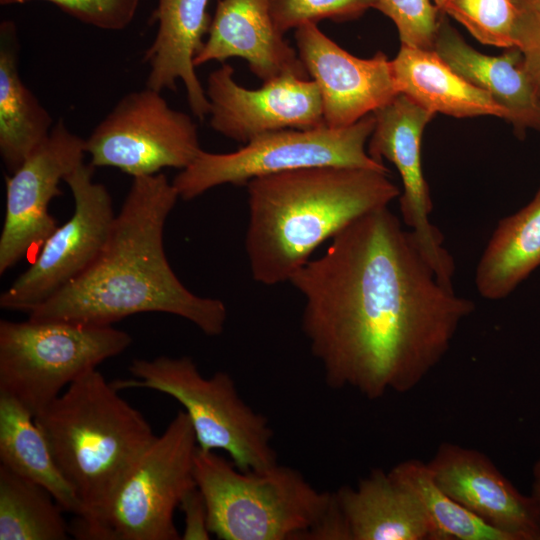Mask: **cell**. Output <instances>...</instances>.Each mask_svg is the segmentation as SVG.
Returning <instances> with one entry per match:
<instances>
[{"mask_svg": "<svg viewBox=\"0 0 540 540\" xmlns=\"http://www.w3.org/2000/svg\"><path fill=\"white\" fill-rule=\"evenodd\" d=\"M0 464L45 488L65 512L82 515L81 504L58 468L34 415L0 393Z\"/></svg>", "mask_w": 540, "mask_h": 540, "instance_id": "24", "label": "cell"}, {"mask_svg": "<svg viewBox=\"0 0 540 540\" xmlns=\"http://www.w3.org/2000/svg\"><path fill=\"white\" fill-rule=\"evenodd\" d=\"M194 477L209 530L222 540H307L334 502V492L318 490L292 467L244 471L200 448Z\"/></svg>", "mask_w": 540, "mask_h": 540, "instance_id": "5", "label": "cell"}, {"mask_svg": "<svg viewBox=\"0 0 540 540\" xmlns=\"http://www.w3.org/2000/svg\"><path fill=\"white\" fill-rule=\"evenodd\" d=\"M63 512L45 488L0 464V540H66Z\"/></svg>", "mask_w": 540, "mask_h": 540, "instance_id": "25", "label": "cell"}, {"mask_svg": "<svg viewBox=\"0 0 540 540\" xmlns=\"http://www.w3.org/2000/svg\"><path fill=\"white\" fill-rule=\"evenodd\" d=\"M295 40L299 58L319 90L325 125L350 126L399 94L385 53L356 57L315 23L295 29Z\"/></svg>", "mask_w": 540, "mask_h": 540, "instance_id": "15", "label": "cell"}, {"mask_svg": "<svg viewBox=\"0 0 540 540\" xmlns=\"http://www.w3.org/2000/svg\"><path fill=\"white\" fill-rule=\"evenodd\" d=\"M19 42L11 20L0 25V154L12 173L49 136L54 122L18 70Z\"/></svg>", "mask_w": 540, "mask_h": 540, "instance_id": "22", "label": "cell"}, {"mask_svg": "<svg viewBox=\"0 0 540 540\" xmlns=\"http://www.w3.org/2000/svg\"><path fill=\"white\" fill-rule=\"evenodd\" d=\"M85 139L71 132L63 119L49 136L6 176L5 217L0 236V274L40 248L58 227L48 211L62 195L61 181L84 162Z\"/></svg>", "mask_w": 540, "mask_h": 540, "instance_id": "12", "label": "cell"}, {"mask_svg": "<svg viewBox=\"0 0 540 540\" xmlns=\"http://www.w3.org/2000/svg\"><path fill=\"white\" fill-rule=\"evenodd\" d=\"M390 470L421 502L436 540H508L446 494L433 479L426 462L409 459Z\"/></svg>", "mask_w": 540, "mask_h": 540, "instance_id": "26", "label": "cell"}, {"mask_svg": "<svg viewBox=\"0 0 540 540\" xmlns=\"http://www.w3.org/2000/svg\"><path fill=\"white\" fill-rule=\"evenodd\" d=\"M118 391L96 369L34 416L81 504L82 515L71 528L80 539L102 540L117 492L157 437Z\"/></svg>", "mask_w": 540, "mask_h": 540, "instance_id": "4", "label": "cell"}, {"mask_svg": "<svg viewBox=\"0 0 540 540\" xmlns=\"http://www.w3.org/2000/svg\"><path fill=\"white\" fill-rule=\"evenodd\" d=\"M209 0H158L153 20L158 23L154 40L145 50L149 66L146 87L159 92L176 90L180 80L193 115L202 120L209 114V101L199 81L194 59L203 47L212 18Z\"/></svg>", "mask_w": 540, "mask_h": 540, "instance_id": "19", "label": "cell"}, {"mask_svg": "<svg viewBox=\"0 0 540 540\" xmlns=\"http://www.w3.org/2000/svg\"><path fill=\"white\" fill-rule=\"evenodd\" d=\"M373 114L375 125L368 154L380 163L388 160L398 170L403 185L399 196L403 222L437 279L452 287L454 260L443 247V235L429 218L433 202L421 162L422 136L435 114L404 94H398Z\"/></svg>", "mask_w": 540, "mask_h": 540, "instance_id": "13", "label": "cell"}, {"mask_svg": "<svg viewBox=\"0 0 540 540\" xmlns=\"http://www.w3.org/2000/svg\"><path fill=\"white\" fill-rule=\"evenodd\" d=\"M132 337L112 325L0 321V393L34 416L64 388L124 352Z\"/></svg>", "mask_w": 540, "mask_h": 540, "instance_id": "7", "label": "cell"}, {"mask_svg": "<svg viewBox=\"0 0 540 540\" xmlns=\"http://www.w3.org/2000/svg\"><path fill=\"white\" fill-rule=\"evenodd\" d=\"M374 125L371 113L343 128L324 124L267 132L230 153L201 150L172 184L179 198L192 200L219 185H245L256 177L305 168L333 166L389 172L366 150Z\"/></svg>", "mask_w": 540, "mask_h": 540, "instance_id": "8", "label": "cell"}, {"mask_svg": "<svg viewBox=\"0 0 540 540\" xmlns=\"http://www.w3.org/2000/svg\"><path fill=\"white\" fill-rule=\"evenodd\" d=\"M33 0H0L1 5L23 4ZM54 4L76 20L108 31L127 28L141 0H42Z\"/></svg>", "mask_w": 540, "mask_h": 540, "instance_id": "30", "label": "cell"}, {"mask_svg": "<svg viewBox=\"0 0 540 540\" xmlns=\"http://www.w3.org/2000/svg\"><path fill=\"white\" fill-rule=\"evenodd\" d=\"M375 4L376 0H269V10L276 28L284 35L305 23L358 19Z\"/></svg>", "mask_w": 540, "mask_h": 540, "instance_id": "28", "label": "cell"}, {"mask_svg": "<svg viewBox=\"0 0 540 540\" xmlns=\"http://www.w3.org/2000/svg\"><path fill=\"white\" fill-rule=\"evenodd\" d=\"M437 485L508 540H540L535 504L483 452L444 442L426 462Z\"/></svg>", "mask_w": 540, "mask_h": 540, "instance_id": "16", "label": "cell"}, {"mask_svg": "<svg viewBox=\"0 0 540 540\" xmlns=\"http://www.w3.org/2000/svg\"><path fill=\"white\" fill-rule=\"evenodd\" d=\"M375 9L393 21L401 45L433 50L441 13L431 0H376Z\"/></svg>", "mask_w": 540, "mask_h": 540, "instance_id": "29", "label": "cell"}, {"mask_svg": "<svg viewBox=\"0 0 540 540\" xmlns=\"http://www.w3.org/2000/svg\"><path fill=\"white\" fill-rule=\"evenodd\" d=\"M289 282L302 331L332 389L408 393L440 363L473 301L442 284L387 207L357 218Z\"/></svg>", "mask_w": 540, "mask_h": 540, "instance_id": "1", "label": "cell"}, {"mask_svg": "<svg viewBox=\"0 0 540 540\" xmlns=\"http://www.w3.org/2000/svg\"><path fill=\"white\" fill-rule=\"evenodd\" d=\"M232 57L246 60L263 83L284 75L308 78L298 52L276 28L269 0H218L194 64L198 67Z\"/></svg>", "mask_w": 540, "mask_h": 540, "instance_id": "17", "label": "cell"}, {"mask_svg": "<svg viewBox=\"0 0 540 540\" xmlns=\"http://www.w3.org/2000/svg\"><path fill=\"white\" fill-rule=\"evenodd\" d=\"M530 496L535 504L540 525V455L532 468V485Z\"/></svg>", "mask_w": 540, "mask_h": 540, "instance_id": "33", "label": "cell"}, {"mask_svg": "<svg viewBox=\"0 0 540 540\" xmlns=\"http://www.w3.org/2000/svg\"><path fill=\"white\" fill-rule=\"evenodd\" d=\"M198 448L189 417L179 410L117 492L102 540H178L174 513L196 488Z\"/></svg>", "mask_w": 540, "mask_h": 540, "instance_id": "9", "label": "cell"}, {"mask_svg": "<svg viewBox=\"0 0 540 540\" xmlns=\"http://www.w3.org/2000/svg\"><path fill=\"white\" fill-rule=\"evenodd\" d=\"M539 266L540 188L526 206L499 221L477 264V291L488 300L503 299Z\"/></svg>", "mask_w": 540, "mask_h": 540, "instance_id": "23", "label": "cell"}, {"mask_svg": "<svg viewBox=\"0 0 540 540\" xmlns=\"http://www.w3.org/2000/svg\"><path fill=\"white\" fill-rule=\"evenodd\" d=\"M191 116L171 108L146 87L124 95L85 139L94 167H114L133 178L184 169L201 151Z\"/></svg>", "mask_w": 540, "mask_h": 540, "instance_id": "10", "label": "cell"}, {"mask_svg": "<svg viewBox=\"0 0 540 540\" xmlns=\"http://www.w3.org/2000/svg\"><path fill=\"white\" fill-rule=\"evenodd\" d=\"M179 195L166 175L133 178L110 237L94 263L29 314L32 321L112 325L130 315L162 312L220 335L225 304L188 290L167 260L163 233Z\"/></svg>", "mask_w": 540, "mask_h": 540, "instance_id": "2", "label": "cell"}, {"mask_svg": "<svg viewBox=\"0 0 540 540\" xmlns=\"http://www.w3.org/2000/svg\"><path fill=\"white\" fill-rule=\"evenodd\" d=\"M129 371L133 378L116 380L114 386L152 389L177 400L189 417L198 448L222 450L244 471L278 463L268 418L243 400L227 372L205 377L188 356L134 359Z\"/></svg>", "mask_w": 540, "mask_h": 540, "instance_id": "6", "label": "cell"}, {"mask_svg": "<svg viewBox=\"0 0 540 540\" xmlns=\"http://www.w3.org/2000/svg\"><path fill=\"white\" fill-rule=\"evenodd\" d=\"M82 162L65 178L74 212L41 246L34 262L0 296V306L29 313L83 274L104 249L116 215L107 188Z\"/></svg>", "mask_w": 540, "mask_h": 540, "instance_id": "11", "label": "cell"}, {"mask_svg": "<svg viewBox=\"0 0 540 540\" xmlns=\"http://www.w3.org/2000/svg\"><path fill=\"white\" fill-rule=\"evenodd\" d=\"M515 47L520 50L525 69L540 94V15L519 16Z\"/></svg>", "mask_w": 540, "mask_h": 540, "instance_id": "31", "label": "cell"}, {"mask_svg": "<svg viewBox=\"0 0 540 540\" xmlns=\"http://www.w3.org/2000/svg\"><path fill=\"white\" fill-rule=\"evenodd\" d=\"M440 13L464 26L479 42L515 47L519 14L512 0H433Z\"/></svg>", "mask_w": 540, "mask_h": 540, "instance_id": "27", "label": "cell"}, {"mask_svg": "<svg viewBox=\"0 0 540 540\" xmlns=\"http://www.w3.org/2000/svg\"><path fill=\"white\" fill-rule=\"evenodd\" d=\"M391 68L398 93L435 115L507 120V112L489 94L469 83L434 50L401 45Z\"/></svg>", "mask_w": 540, "mask_h": 540, "instance_id": "21", "label": "cell"}, {"mask_svg": "<svg viewBox=\"0 0 540 540\" xmlns=\"http://www.w3.org/2000/svg\"><path fill=\"white\" fill-rule=\"evenodd\" d=\"M179 508L184 514L182 540H208L211 538L206 503L197 487L184 496Z\"/></svg>", "mask_w": 540, "mask_h": 540, "instance_id": "32", "label": "cell"}, {"mask_svg": "<svg viewBox=\"0 0 540 540\" xmlns=\"http://www.w3.org/2000/svg\"><path fill=\"white\" fill-rule=\"evenodd\" d=\"M245 185L250 271L269 286L289 281L324 241L401 194L388 172L333 166L273 173Z\"/></svg>", "mask_w": 540, "mask_h": 540, "instance_id": "3", "label": "cell"}, {"mask_svg": "<svg viewBox=\"0 0 540 540\" xmlns=\"http://www.w3.org/2000/svg\"><path fill=\"white\" fill-rule=\"evenodd\" d=\"M519 16L540 15V0H512Z\"/></svg>", "mask_w": 540, "mask_h": 540, "instance_id": "34", "label": "cell"}, {"mask_svg": "<svg viewBox=\"0 0 540 540\" xmlns=\"http://www.w3.org/2000/svg\"><path fill=\"white\" fill-rule=\"evenodd\" d=\"M209 124L237 142L275 130L309 129L324 125L321 96L312 79L284 75L247 89L234 80L226 63L210 73L205 89Z\"/></svg>", "mask_w": 540, "mask_h": 540, "instance_id": "14", "label": "cell"}, {"mask_svg": "<svg viewBox=\"0 0 540 540\" xmlns=\"http://www.w3.org/2000/svg\"><path fill=\"white\" fill-rule=\"evenodd\" d=\"M334 494L350 540H436L421 502L391 470L374 469Z\"/></svg>", "mask_w": 540, "mask_h": 540, "instance_id": "20", "label": "cell"}, {"mask_svg": "<svg viewBox=\"0 0 540 540\" xmlns=\"http://www.w3.org/2000/svg\"><path fill=\"white\" fill-rule=\"evenodd\" d=\"M433 50L454 71L489 94L508 114L518 137L540 131V94L525 69L517 47L500 55L484 54L470 44L441 13Z\"/></svg>", "mask_w": 540, "mask_h": 540, "instance_id": "18", "label": "cell"}]
</instances>
